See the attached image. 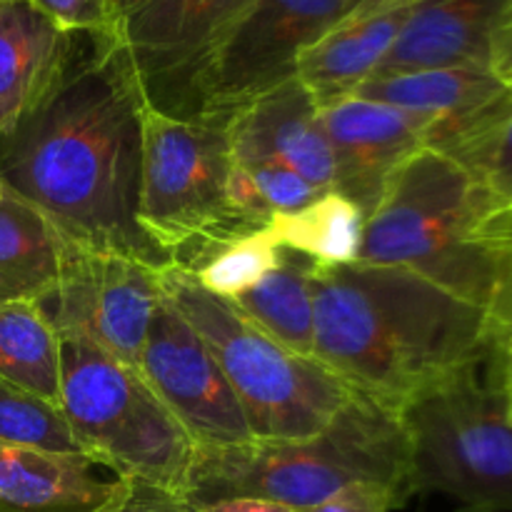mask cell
<instances>
[{"instance_id": "cell-35", "label": "cell", "mask_w": 512, "mask_h": 512, "mask_svg": "<svg viewBox=\"0 0 512 512\" xmlns=\"http://www.w3.org/2000/svg\"><path fill=\"white\" fill-rule=\"evenodd\" d=\"M108 3H110V13H113L115 25H118L120 20L128 18V15L135 13L138 8H143V5L150 3V0H108Z\"/></svg>"}, {"instance_id": "cell-27", "label": "cell", "mask_w": 512, "mask_h": 512, "mask_svg": "<svg viewBox=\"0 0 512 512\" xmlns=\"http://www.w3.org/2000/svg\"><path fill=\"white\" fill-rule=\"evenodd\" d=\"M280 253H283V248L275 243L273 233L265 225V228L253 230V233L220 248L190 275L208 293L233 300L253 288L255 283H260L278 265Z\"/></svg>"}, {"instance_id": "cell-32", "label": "cell", "mask_w": 512, "mask_h": 512, "mask_svg": "<svg viewBox=\"0 0 512 512\" xmlns=\"http://www.w3.org/2000/svg\"><path fill=\"white\" fill-rule=\"evenodd\" d=\"M490 68H493V73L498 75L505 85L512 88V0L508 3V8H505L498 30H495Z\"/></svg>"}, {"instance_id": "cell-4", "label": "cell", "mask_w": 512, "mask_h": 512, "mask_svg": "<svg viewBox=\"0 0 512 512\" xmlns=\"http://www.w3.org/2000/svg\"><path fill=\"white\" fill-rule=\"evenodd\" d=\"M495 205L448 155L423 148L390 178L365 218L358 263L403 268L488 310L495 255L485 220Z\"/></svg>"}, {"instance_id": "cell-3", "label": "cell", "mask_w": 512, "mask_h": 512, "mask_svg": "<svg viewBox=\"0 0 512 512\" xmlns=\"http://www.w3.org/2000/svg\"><path fill=\"white\" fill-rule=\"evenodd\" d=\"M363 485L390 493L398 508L413 498L400 413L353 390L328 428L313 438L198 448L185 500L205 505L258 498L308 510Z\"/></svg>"}, {"instance_id": "cell-11", "label": "cell", "mask_w": 512, "mask_h": 512, "mask_svg": "<svg viewBox=\"0 0 512 512\" xmlns=\"http://www.w3.org/2000/svg\"><path fill=\"white\" fill-rule=\"evenodd\" d=\"M250 0H150L120 20L148 110L198 118V83L220 35Z\"/></svg>"}, {"instance_id": "cell-21", "label": "cell", "mask_w": 512, "mask_h": 512, "mask_svg": "<svg viewBox=\"0 0 512 512\" xmlns=\"http://www.w3.org/2000/svg\"><path fill=\"white\" fill-rule=\"evenodd\" d=\"M310 258L283 248L278 265L230 303L283 348L315 358V298Z\"/></svg>"}, {"instance_id": "cell-15", "label": "cell", "mask_w": 512, "mask_h": 512, "mask_svg": "<svg viewBox=\"0 0 512 512\" xmlns=\"http://www.w3.org/2000/svg\"><path fill=\"white\" fill-rule=\"evenodd\" d=\"M508 3L415 0L408 23L373 78L433 68H490L495 30Z\"/></svg>"}, {"instance_id": "cell-19", "label": "cell", "mask_w": 512, "mask_h": 512, "mask_svg": "<svg viewBox=\"0 0 512 512\" xmlns=\"http://www.w3.org/2000/svg\"><path fill=\"white\" fill-rule=\"evenodd\" d=\"M73 33L30 0H0V138L8 135L58 75Z\"/></svg>"}, {"instance_id": "cell-10", "label": "cell", "mask_w": 512, "mask_h": 512, "mask_svg": "<svg viewBox=\"0 0 512 512\" xmlns=\"http://www.w3.org/2000/svg\"><path fill=\"white\" fill-rule=\"evenodd\" d=\"M160 300V270L68 240L58 283L38 308L60 338L85 340L138 368Z\"/></svg>"}, {"instance_id": "cell-33", "label": "cell", "mask_w": 512, "mask_h": 512, "mask_svg": "<svg viewBox=\"0 0 512 512\" xmlns=\"http://www.w3.org/2000/svg\"><path fill=\"white\" fill-rule=\"evenodd\" d=\"M488 363V378L493 380V385L503 395L505 410H508V418L512 420V343L505 345V348L493 350L488 355Z\"/></svg>"}, {"instance_id": "cell-13", "label": "cell", "mask_w": 512, "mask_h": 512, "mask_svg": "<svg viewBox=\"0 0 512 512\" xmlns=\"http://www.w3.org/2000/svg\"><path fill=\"white\" fill-rule=\"evenodd\" d=\"M320 115L333 153V190L368 218L390 178L428 145V123L355 95L325 105Z\"/></svg>"}, {"instance_id": "cell-36", "label": "cell", "mask_w": 512, "mask_h": 512, "mask_svg": "<svg viewBox=\"0 0 512 512\" xmlns=\"http://www.w3.org/2000/svg\"><path fill=\"white\" fill-rule=\"evenodd\" d=\"M0 198H3V183H0Z\"/></svg>"}, {"instance_id": "cell-30", "label": "cell", "mask_w": 512, "mask_h": 512, "mask_svg": "<svg viewBox=\"0 0 512 512\" xmlns=\"http://www.w3.org/2000/svg\"><path fill=\"white\" fill-rule=\"evenodd\" d=\"M103 512H198V508L193 503H188L183 495L128 480V493H125V498Z\"/></svg>"}, {"instance_id": "cell-28", "label": "cell", "mask_w": 512, "mask_h": 512, "mask_svg": "<svg viewBox=\"0 0 512 512\" xmlns=\"http://www.w3.org/2000/svg\"><path fill=\"white\" fill-rule=\"evenodd\" d=\"M490 250L495 255V285L488 310L490 353L512 343V208H495L485 220Z\"/></svg>"}, {"instance_id": "cell-7", "label": "cell", "mask_w": 512, "mask_h": 512, "mask_svg": "<svg viewBox=\"0 0 512 512\" xmlns=\"http://www.w3.org/2000/svg\"><path fill=\"white\" fill-rule=\"evenodd\" d=\"M230 173L225 123L145 113L138 223L173 268L195 273L220 248L260 230L230 198Z\"/></svg>"}, {"instance_id": "cell-9", "label": "cell", "mask_w": 512, "mask_h": 512, "mask_svg": "<svg viewBox=\"0 0 512 512\" xmlns=\"http://www.w3.org/2000/svg\"><path fill=\"white\" fill-rule=\"evenodd\" d=\"M365 0H250L220 35L198 83V118L230 115L295 78L305 50Z\"/></svg>"}, {"instance_id": "cell-17", "label": "cell", "mask_w": 512, "mask_h": 512, "mask_svg": "<svg viewBox=\"0 0 512 512\" xmlns=\"http://www.w3.org/2000/svg\"><path fill=\"white\" fill-rule=\"evenodd\" d=\"M508 88L490 68H433L370 78L353 95L418 115L428 123L425 148L438 150L493 108Z\"/></svg>"}, {"instance_id": "cell-18", "label": "cell", "mask_w": 512, "mask_h": 512, "mask_svg": "<svg viewBox=\"0 0 512 512\" xmlns=\"http://www.w3.org/2000/svg\"><path fill=\"white\" fill-rule=\"evenodd\" d=\"M128 493L85 455L0 443V512H103Z\"/></svg>"}, {"instance_id": "cell-34", "label": "cell", "mask_w": 512, "mask_h": 512, "mask_svg": "<svg viewBox=\"0 0 512 512\" xmlns=\"http://www.w3.org/2000/svg\"><path fill=\"white\" fill-rule=\"evenodd\" d=\"M198 512H298L288 505L270 503V500L258 498H228V500H215V503L195 505Z\"/></svg>"}, {"instance_id": "cell-2", "label": "cell", "mask_w": 512, "mask_h": 512, "mask_svg": "<svg viewBox=\"0 0 512 512\" xmlns=\"http://www.w3.org/2000/svg\"><path fill=\"white\" fill-rule=\"evenodd\" d=\"M313 298L315 360L395 413L490 355L485 310L410 270L315 265Z\"/></svg>"}, {"instance_id": "cell-25", "label": "cell", "mask_w": 512, "mask_h": 512, "mask_svg": "<svg viewBox=\"0 0 512 512\" xmlns=\"http://www.w3.org/2000/svg\"><path fill=\"white\" fill-rule=\"evenodd\" d=\"M323 193L328 190H318L283 165L233 158L230 198L240 213L248 215L260 228H265L275 215L305 208Z\"/></svg>"}, {"instance_id": "cell-23", "label": "cell", "mask_w": 512, "mask_h": 512, "mask_svg": "<svg viewBox=\"0 0 512 512\" xmlns=\"http://www.w3.org/2000/svg\"><path fill=\"white\" fill-rule=\"evenodd\" d=\"M268 228L280 248L315 265H353L363 248L365 215L348 198L328 190L295 213L275 215Z\"/></svg>"}, {"instance_id": "cell-16", "label": "cell", "mask_w": 512, "mask_h": 512, "mask_svg": "<svg viewBox=\"0 0 512 512\" xmlns=\"http://www.w3.org/2000/svg\"><path fill=\"white\" fill-rule=\"evenodd\" d=\"M415 0H365L323 40L305 50L295 78L320 108L370 80L408 23Z\"/></svg>"}, {"instance_id": "cell-29", "label": "cell", "mask_w": 512, "mask_h": 512, "mask_svg": "<svg viewBox=\"0 0 512 512\" xmlns=\"http://www.w3.org/2000/svg\"><path fill=\"white\" fill-rule=\"evenodd\" d=\"M30 3L70 33L115 28L108 0H30Z\"/></svg>"}, {"instance_id": "cell-24", "label": "cell", "mask_w": 512, "mask_h": 512, "mask_svg": "<svg viewBox=\"0 0 512 512\" xmlns=\"http://www.w3.org/2000/svg\"><path fill=\"white\" fill-rule=\"evenodd\" d=\"M438 153L453 158L495 208H512V88Z\"/></svg>"}, {"instance_id": "cell-5", "label": "cell", "mask_w": 512, "mask_h": 512, "mask_svg": "<svg viewBox=\"0 0 512 512\" xmlns=\"http://www.w3.org/2000/svg\"><path fill=\"white\" fill-rule=\"evenodd\" d=\"M160 285L218 360L255 440L313 438L353 395L323 363L283 348L185 270H160Z\"/></svg>"}, {"instance_id": "cell-31", "label": "cell", "mask_w": 512, "mask_h": 512, "mask_svg": "<svg viewBox=\"0 0 512 512\" xmlns=\"http://www.w3.org/2000/svg\"><path fill=\"white\" fill-rule=\"evenodd\" d=\"M398 510V503L390 493L380 488H353L345 490V493L335 495L333 500L323 505H315V508L298 510V512H390Z\"/></svg>"}, {"instance_id": "cell-6", "label": "cell", "mask_w": 512, "mask_h": 512, "mask_svg": "<svg viewBox=\"0 0 512 512\" xmlns=\"http://www.w3.org/2000/svg\"><path fill=\"white\" fill-rule=\"evenodd\" d=\"M58 405L95 465L185 498L198 448L135 365L60 338Z\"/></svg>"}, {"instance_id": "cell-26", "label": "cell", "mask_w": 512, "mask_h": 512, "mask_svg": "<svg viewBox=\"0 0 512 512\" xmlns=\"http://www.w3.org/2000/svg\"><path fill=\"white\" fill-rule=\"evenodd\" d=\"M0 443L85 455L58 405L45 403L5 380H0Z\"/></svg>"}, {"instance_id": "cell-8", "label": "cell", "mask_w": 512, "mask_h": 512, "mask_svg": "<svg viewBox=\"0 0 512 512\" xmlns=\"http://www.w3.org/2000/svg\"><path fill=\"white\" fill-rule=\"evenodd\" d=\"M480 368L455 370L400 410L410 490L445 495L458 512H512V420Z\"/></svg>"}, {"instance_id": "cell-22", "label": "cell", "mask_w": 512, "mask_h": 512, "mask_svg": "<svg viewBox=\"0 0 512 512\" xmlns=\"http://www.w3.org/2000/svg\"><path fill=\"white\" fill-rule=\"evenodd\" d=\"M0 380L60 403V335L38 303L0 305Z\"/></svg>"}, {"instance_id": "cell-1", "label": "cell", "mask_w": 512, "mask_h": 512, "mask_svg": "<svg viewBox=\"0 0 512 512\" xmlns=\"http://www.w3.org/2000/svg\"><path fill=\"white\" fill-rule=\"evenodd\" d=\"M145 103L118 28L80 30L35 108L0 138V183L70 243L173 268L138 223Z\"/></svg>"}, {"instance_id": "cell-20", "label": "cell", "mask_w": 512, "mask_h": 512, "mask_svg": "<svg viewBox=\"0 0 512 512\" xmlns=\"http://www.w3.org/2000/svg\"><path fill=\"white\" fill-rule=\"evenodd\" d=\"M68 240L40 210L3 190L0 198V305L38 303L55 288Z\"/></svg>"}, {"instance_id": "cell-12", "label": "cell", "mask_w": 512, "mask_h": 512, "mask_svg": "<svg viewBox=\"0 0 512 512\" xmlns=\"http://www.w3.org/2000/svg\"><path fill=\"white\" fill-rule=\"evenodd\" d=\"M138 370L195 448H233L255 440L218 360L165 298L155 310Z\"/></svg>"}, {"instance_id": "cell-14", "label": "cell", "mask_w": 512, "mask_h": 512, "mask_svg": "<svg viewBox=\"0 0 512 512\" xmlns=\"http://www.w3.org/2000/svg\"><path fill=\"white\" fill-rule=\"evenodd\" d=\"M225 128L235 160L283 165L318 190H333V153L320 105L298 78L245 103Z\"/></svg>"}]
</instances>
